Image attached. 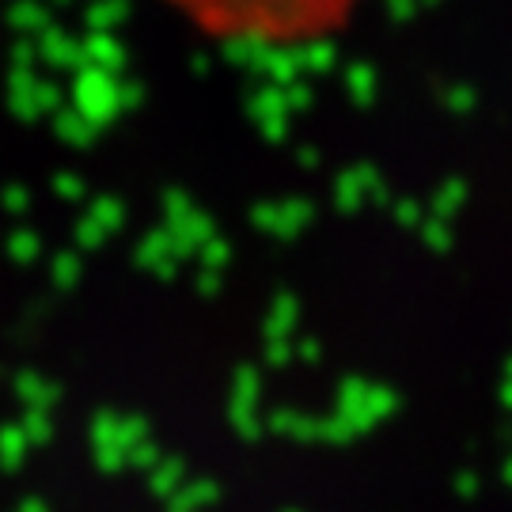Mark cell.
I'll return each mask as SVG.
<instances>
[{
    "label": "cell",
    "mask_w": 512,
    "mask_h": 512,
    "mask_svg": "<svg viewBox=\"0 0 512 512\" xmlns=\"http://www.w3.org/2000/svg\"><path fill=\"white\" fill-rule=\"evenodd\" d=\"M202 35L239 46H308L342 31L357 0H167Z\"/></svg>",
    "instance_id": "6da1fadb"
}]
</instances>
